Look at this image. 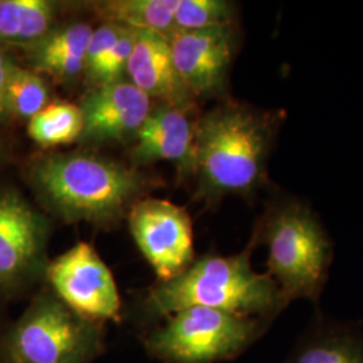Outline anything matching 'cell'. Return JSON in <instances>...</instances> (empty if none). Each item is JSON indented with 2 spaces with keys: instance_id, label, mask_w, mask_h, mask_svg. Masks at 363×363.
I'll return each instance as SVG.
<instances>
[{
  "instance_id": "1",
  "label": "cell",
  "mask_w": 363,
  "mask_h": 363,
  "mask_svg": "<svg viewBox=\"0 0 363 363\" xmlns=\"http://www.w3.org/2000/svg\"><path fill=\"white\" fill-rule=\"evenodd\" d=\"M281 113L225 103L196 121L195 177L208 203L226 195L249 196L268 181V159Z\"/></svg>"
},
{
  "instance_id": "2",
  "label": "cell",
  "mask_w": 363,
  "mask_h": 363,
  "mask_svg": "<svg viewBox=\"0 0 363 363\" xmlns=\"http://www.w3.org/2000/svg\"><path fill=\"white\" fill-rule=\"evenodd\" d=\"M28 181L55 216L100 225L118 220L148 187L139 169L78 151L38 157L28 169Z\"/></svg>"
},
{
  "instance_id": "3",
  "label": "cell",
  "mask_w": 363,
  "mask_h": 363,
  "mask_svg": "<svg viewBox=\"0 0 363 363\" xmlns=\"http://www.w3.org/2000/svg\"><path fill=\"white\" fill-rule=\"evenodd\" d=\"M253 245L233 256L206 255L175 279L157 283L147 300L150 311L167 318L187 307H206L272 323L289 301L268 273L253 269Z\"/></svg>"
},
{
  "instance_id": "4",
  "label": "cell",
  "mask_w": 363,
  "mask_h": 363,
  "mask_svg": "<svg viewBox=\"0 0 363 363\" xmlns=\"http://www.w3.org/2000/svg\"><path fill=\"white\" fill-rule=\"evenodd\" d=\"M253 241L267 247V273L289 304L301 298L319 304L334 247L311 208L294 198L277 201L259 223Z\"/></svg>"
},
{
  "instance_id": "5",
  "label": "cell",
  "mask_w": 363,
  "mask_h": 363,
  "mask_svg": "<svg viewBox=\"0 0 363 363\" xmlns=\"http://www.w3.org/2000/svg\"><path fill=\"white\" fill-rule=\"evenodd\" d=\"M269 322L206 307L167 316L145 347L164 363H217L233 359L265 334Z\"/></svg>"
},
{
  "instance_id": "6",
  "label": "cell",
  "mask_w": 363,
  "mask_h": 363,
  "mask_svg": "<svg viewBox=\"0 0 363 363\" xmlns=\"http://www.w3.org/2000/svg\"><path fill=\"white\" fill-rule=\"evenodd\" d=\"M100 350L94 322L72 311L55 295H42L13 327V363H88Z\"/></svg>"
},
{
  "instance_id": "7",
  "label": "cell",
  "mask_w": 363,
  "mask_h": 363,
  "mask_svg": "<svg viewBox=\"0 0 363 363\" xmlns=\"http://www.w3.org/2000/svg\"><path fill=\"white\" fill-rule=\"evenodd\" d=\"M128 223L157 283L175 279L194 262L193 223L186 208L163 199H140L130 208Z\"/></svg>"
},
{
  "instance_id": "8",
  "label": "cell",
  "mask_w": 363,
  "mask_h": 363,
  "mask_svg": "<svg viewBox=\"0 0 363 363\" xmlns=\"http://www.w3.org/2000/svg\"><path fill=\"white\" fill-rule=\"evenodd\" d=\"M54 295L72 311L91 320L118 322L121 301L111 269L86 242H78L46 265Z\"/></svg>"
},
{
  "instance_id": "9",
  "label": "cell",
  "mask_w": 363,
  "mask_h": 363,
  "mask_svg": "<svg viewBox=\"0 0 363 363\" xmlns=\"http://www.w3.org/2000/svg\"><path fill=\"white\" fill-rule=\"evenodd\" d=\"M48 220L15 190L0 193V289L13 292L43 269Z\"/></svg>"
},
{
  "instance_id": "10",
  "label": "cell",
  "mask_w": 363,
  "mask_h": 363,
  "mask_svg": "<svg viewBox=\"0 0 363 363\" xmlns=\"http://www.w3.org/2000/svg\"><path fill=\"white\" fill-rule=\"evenodd\" d=\"M169 42L177 72L195 100L226 91L238 42L234 23L175 31Z\"/></svg>"
},
{
  "instance_id": "11",
  "label": "cell",
  "mask_w": 363,
  "mask_h": 363,
  "mask_svg": "<svg viewBox=\"0 0 363 363\" xmlns=\"http://www.w3.org/2000/svg\"><path fill=\"white\" fill-rule=\"evenodd\" d=\"M79 109L84 123L81 139L88 143H115L135 138L152 111L151 99L127 79L93 88Z\"/></svg>"
},
{
  "instance_id": "12",
  "label": "cell",
  "mask_w": 363,
  "mask_h": 363,
  "mask_svg": "<svg viewBox=\"0 0 363 363\" xmlns=\"http://www.w3.org/2000/svg\"><path fill=\"white\" fill-rule=\"evenodd\" d=\"M190 109L157 105L135 135L130 155L138 164L172 162L182 174H195V130Z\"/></svg>"
},
{
  "instance_id": "13",
  "label": "cell",
  "mask_w": 363,
  "mask_h": 363,
  "mask_svg": "<svg viewBox=\"0 0 363 363\" xmlns=\"http://www.w3.org/2000/svg\"><path fill=\"white\" fill-rule=\"evenodd\" d=\"M127 74L130 82L151 100L174 108L194 109L196 100L177 72L166 37L154 31H138Z\"/></svg>"
},
{
  "instance_id": "14",
  "label": "cell",
  "mask_w": 363,
  "mask_h": 363,
  "mask_svg": "<svg viewBox=\"0 0 363 363\" xmlns=\"http://www.w3.org/2000/svg\"><path fill=\"white\" fill-rule=\"evenodd\" d=\"M283 363H363V323L318 312Z\"/></svg>"
},
{
  "instance_id": "15",
  "label": "cell",
  "mask_w": 363,
  "mask_h": 363,
  "mask_svg": "<svg viewBox=\"0 0 363 363\" xmlns=\"http://www.w3.org/2000/svg\"><path fill=\"white\" fill-rule=\"evenodd\" d=\"M93 30L84 22L54 27L45 38L26 50L33 70L58 81L77 78L85 72V57Z\"/></svg>"
},
{
  "instance_id": "16",
  "label": "cell",
  "mask_w": 363,
  "mask_h": 363,
  "mask_svg": "<svg viewBox=\"0 0 363 363\" xmlns=\"http://www.w3.org/2000/svg\"><path fill=\"white\" fill-rule=\"evenodd\" d=\"M57 4L49 0H0V48L30 49L55 25Z\"/></svg>"
},
{
  "instance_id": "17",
  "label": "cell",
  "mask_w": 363,
  "mask_h": 363,
  "mask_svg": "<svg viewBox=\"0 0 363 363\" xmlns=\"http://www.w3.org/2000/svg\"><path fill=\"white\" fill-rule=\"evenodd\" d=\"M179 0H109L93 4L104 23L138 31H154L169 39L175 33Z\"/></svg>"
},
{
  "instance_id": "18",
  "label": "cell",
  "mask_w": 363,
  "mask_h": 363,
  "mask_svg": "<svg viewBox=\"0 0 363 363\" xmlns=\"http://www.w3.org/2000/svg\"><path fill=\"white\" fill-rule=\"evenodd\" d=\"M82 112L79 105L54 103L28 120V136L42 147H57L81 139Z\"/></svg>"
},
{
  "instance_id": "19",
  "label": "cell",
  "mask_w": 363,
  "mask_h": 363,
  "mask_svg": "<svg viewBox=\"0 0 363 363\" xmlns=\"http://www.w3.org/2000/svg\"><path fill=\"white\" fill-rule=\"evenodd\" d=\"M50 100L49 86L33 69L15 64L7 86L9 116L30 120L45 109Z\"/></svg>"
},
{
  "instance_id": "20",
  "label": "cell",
  "mask_w": 363,
  "mask_h": 363,
  "mask_svg": "<svg viewBox=\"0 0 363 363\" xmlns=\"http://www.w3.org/2000/svg\"><path fill=\"white\" fill-rule=\"evenodd\" d=\"M235 6L226 0H179L175 11V31H193L232 25Z\"/></svg>"
},
{
  "instance_id": "21",
  "label": "cell",
  "mask_w": 363,
  "mask_h": 363,
  "mask_svg": "<svg viewBox=\"0 0 363 363\" xmlns=\"http://www.w3.org/2000/svg\"><path fill=\"white\" fill-rule=\"evenodd\" d=\"M136 39L138 30H132L127 27L121 28V33L115 46L108 52L104 64L91 85L93 88L124 79L123 76L124 73H127V65L130 61V54L133 52Z\"/></svg>"
},
{
  "instance_id": "22",
  "label": "cell",
  "mask_w": 363,
  "mask_h": 363,
  "mask_svg": "<svg viewBox=\"0 0 363 363\" xmlns=\"http://www.w3.org/2000/svg\"><path fill=\"white\" fill-rule=\"evenodd\" d=\"M121 28L123 27L112 23H103L101 26L93 30L85 57L84 72L91 85H93L101 66L104 64L108 52L115 46L121 33Z\"/></svg>"
},
{
  "instance_id": "23",
  "label": "cell",
  "mask_w": 363,
  "mask_h": 363,
  "mask_svg": "<svg viewBox=\"0 0 363 363\" xmlns=\"http://www.w3.org/2000/svg\"><path fill=\"white\" fill-rule=\"evenodd\" d=\"M15 64L13 55L7 49L0 48V123L10 117L7 111V86Z\"/></svg>"
}]
</instances>
